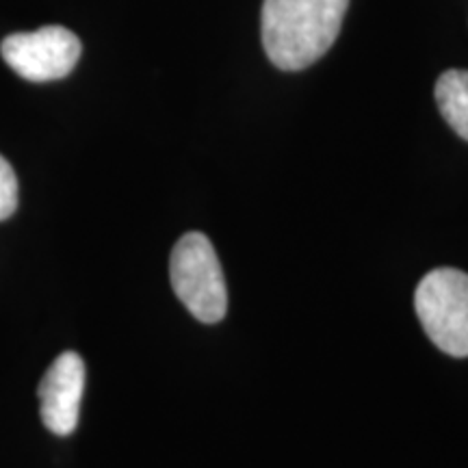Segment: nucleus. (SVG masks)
<instances>
[{
  "label": "nucleus",
  "instance_id": "1",
  "mask_svg": "<svg viewBox=\"0 0 468 468\" xmlns=\"http://www.w3.org/2000/svg\"><path fill=\"white\" fill-rule=\"evenodd\" d=\"M349 0H265L261 37L269 61L286 72L306 69L336 42Z\"/></svg>",
  "mask_w": 468,
  "mask_h": 468
},
{
  "label": "nucleus",
  "instance_id": "2",
  "mask_svg": "<svg viewBox=\"0 0 468 468\" xmlns=\"http://www.w3.org/2000/svg\"><path fill=\"white\" fill-rule=\"evenodd\" d=\"M172 289L185 308L202 324L226 317L228 289L213 243L202 232H189L174 245L169 259Z\"/></svg>",
  "mask_w": 468,
  "mask_h": 468
},
{
  "label": "nucleus",
  "instance_id": "3",
  "mask_svg": "<svg viewBox=\"0 0 468 468\" xmlns=\"http://www.w3.org/2000/svg\"><path fill=\"white\" fill-rule=\"evenodd\" d=\"M414 308L425 335L453 358L468 356V276L460 269L441 267L420 280Z\"/></svg>",
  "mask_w": 468,
  "mask_h": 468
},
{
  "label": "nucleus",
  "instance_id": "4",
  "mask_svg": "<svg viewBox=\"0 0 468 468\" xmlns=\"http://www.w3.org/2000/svg\"><path fill=\"white\" fill-rule=\"evenodd\" d=\"M5 63L33 83L58 80L72 72L80 57V42L63 27H44L33 33H14L0 46Z\"/></svg>",
  "mask_w": 468,
  "mask_h": 468
},
{
  "label": "nucleus",
  "instance_id": "5",
  "mask_svg": "<svg viewBox=\"0 0 468 468\" xmlns=\"http://www.w3.org/2000/svg\"><path fill=\"white\" fill-rule=\"evenodd\" d=\"M85 390V362L76 351H63L39 384L42 420L52 434L69 436L79 425Z\"/></svg>",
  "mask_w": 468,
  "mask_h": 468
},
{
  "label": "nucleus",
  "instance_id": "6",
  "mask_svg": "<svg viewBox=\"0 0 468 468\" xmlns=\"http://www.w3.org/2000/svg\"><path fill=\"white\" fill-rule=\"evenodd\" d=\"M434 93L444 122L468 142V69H447Z\"/></svg>",
  "mask_w": 468,
  "mask_h": 468
},
{
  "label": "nucleus",
  "instance_id": "7",
  "mask_svg": "<svg viewBox=\"0 0 468 468\" xmlns=\"http://www.w3.org/2000/svg\"><path fill=\"white\" fill-rule=\"evenodd\" d=\"M17 208V178L14 167L0 156V221L9 219Z\"/></svg>",
  "mask_w": 468,
  "mask_h": 468
}]
</instances>
